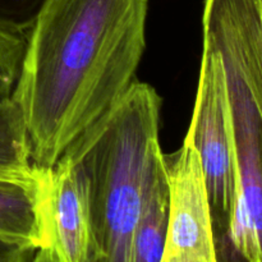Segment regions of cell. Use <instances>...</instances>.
Instances as JSON below:
<instances>
[{
    "label": "cell",
    "instance_id": "cell-1",
    "mask_svg": "<svg viewBox=\"0 0 262 262\" xmlns=\"http://www.w3.org/2000/svg\"><path fill=\"white\" fill-rule=\"evenodd\" d=\"M148 0H48L26 41L14 99L31 160L53 168L135 83Z\"/></svg>",
    "mask_w": 262,
    "mask_h": 262
},
{
    "label": "cell",
    "instance_id": "cell-2",
    "mask_svg": "<svg viewBox=\"0 0 262 262\" xmlns=\"http://www.w3.org/2000/svg\"><path fill=\"white\" fill-rule=\"evenodd\" d=\"M160 106V97L150 84L135 82L122 101L63 154L86 176L95 243L92 262H130L146 163L159 143Z\"/></svg>",
    "mask_w": 262,
    "mask_h": 262
},
{
    "label": "cell",
    "instance_id": "cell-3",
    "mask_svg": "<svg viewBox=\"0 0 262 262\" xmlns=\"http://www.w3.org/2000/svg\"><path fill=\"white\" fill-rule=\"evenodd\" d=\"M188 141L201 163L211 209L214 238L227 229L237 197V161L224 64L204 49Z\"/></svg>",
    "mask_w": 262,
    "mask_h": 262
},
{
    "label": "cell",
    "instance_id": "cell-4",
    "mask_svg": "<svg viewBox=\"0 0 262 262\" xmlns=\"http://www.w3.org/2000/svg\"><path fill=\"white\" fill-rule=\"evenodd\" d=\"M237 161V197L227 229L214 238L215 262H262V125L242 82L227 73Z\"/></svg>",
    "mask_w": 262,
    "mask_h": 262
},
{
    "label": "cell",
    "instance_id": "cell-5",
    "mask_svg": "<svg viewBox=\"0 0 262 262\" xmlns=\"http://www.w3.org/2000/svg\"><path fill=\"white\" fill-rule=\"evenodd\" d=\"M170 210L161 262H215L211 209L201 163L184 140L173 155H165Z\"/></svg>",
    "mask_w": 262,
    "mask_h": 262
},
{
    "label": "cell",
    "instance_id": "cell-6",
    "mask_svg": "<svg viewBox=\"0 0 262 262\" xmlns=\"http://www.w3.org/2000/svg\"><path fill=\"white\" fill-rule=\"evenodd\" d=\"M50 247L61 262H92L91 202L83 170L63 155L50 170Z\"/></svg>",
    "mask_w": 262,
    "mask_h": 262
},
{
    "label": "cell",
    "instance_id": "cell-7",
    "mask_svg": "<svg viewBox=\"0 0 262 262\" xmlns=\"http://www.w3.org/2000/svg\"><path fill=\"white\" fill-rule=\"evenodd\" d=\"M50 170L36 165L28 176L0 178V238L50 247Z\"/></svg>",
    "mask_w": 262,
    "mask_h": 262
},
{
    "label": "cell",
    "instance_id": "cell-8",
    "mask_svg": "<svg viewBox=\"0 0 262 262\" xmlns=\"http://www.w3.org/2000/svg\"><path fill=\"white\" fill-rule=\"evenodd\" d=\"M170 191L165 155L160 145L148 154L140 215L130 247V262H161L168 234Z\"/></svg>",
    "mask_w": 262,
    "mask_h": 262
},
{
    "label": "cell",
    "instance_id": "cell-9",
    "mask_svg": "<svg viewBox=\"0 0 262 262\" xmlns=\"http://www.w3.org/2000/svg\"><path fill=\"white\" fill-rule=\"evenodd\" d=\"M33 165L22 115L13 99L0 106V169L27 171Z\"/></svg>",
    "mask_w": 262,
    "mask_h": 262
},
{
    "label": "cell",
    "instance_id": "cell-10",
    "mask_svg": "<svg viewBox=\"0 0 262 262\" xmlns=\"http://www.w3.org/2000/svg\"><path fill=\"white\" fill-rule=\"evenodd\" d=\"M26 41L25 36L0 31V106L13 100Z\"/></svg>",
    "mask_w": 262,
    "mask_h": 262
},
{
    "label": "cell",
    "instance_id": "cell-11",
    "mask_svg": "<svg viewBox=\"0 0 262 262\" xmlns=\"http://www.w3.org/2000/svg\"><path fill=\"white\" fill-rule=\"evenodd\" d=\"M46 3L48 0H0V31L27 37Z\"/></svg>",
    "mask_w": 262,
    "mask_h": 262
},
{
    "label": "cell",
    "instance_id": "cell-12",
    "mask_svg": "<svg viewBox=\"0 0 262 262\" xmlns=\"http://www.w3.org/2000/svg\"><path fill=\"white\" fill-rule=\"evenodd\" d=\"M37 248L0 238V262H32Z\"/></svg>",
    "mask_w": 262,
    "mask_h": 262
},
{
    "label": "cell",
    "instance_id": "cell-13",
    "mask_svg": "<svg viewBox=\"0 0 262 262\" xmlns=\"http://www.w3.org/2000/svg\"><path fill=\"white\" fill-rule=\"evenodd\" d=\"M32 262H61V261L53 248L45 247V248H40V250H37V252H36Z\"/></svg>",
    "mask_w": 262,
    "mask_h": 262
},
{
    "label": "cell",
    "instance_id": "cell-14",
    "mask_svg": "<svg viewBox=\"0 0 262 262\" xmlns=\"http://www.w3.org/2000/svg\"><path fill=\"white\" fill-rule=\"evenodd\" d=\"M36 168V164L33 165L32 169L27 171H13V170H5V169H0V178H4V177H23L28 176V174L32 173Z\"/></svg>",
    "mask_w": 262,
    "mask_h": 262
}]
</instances>
